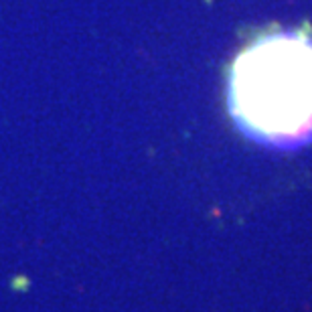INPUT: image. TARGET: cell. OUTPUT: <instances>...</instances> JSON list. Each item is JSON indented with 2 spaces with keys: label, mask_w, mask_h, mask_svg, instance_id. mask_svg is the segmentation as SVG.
<instances>
[{
  "label": "cell",
  "mask_w": 312,
  "mask_h": 312,
  "mask_svg": "<svg viewBox=\"0 0 312 312\" xmlns=\"http://www.w3.org/2000/svg\"><path fill=\"white\" fill-rule=\"evenodd\" d=\"M227 110L237 130L268 148L312 142V39L300 30L258 37L231 63Z\"/></svg>",
  "instance_id": "obj_1"
}]
</instances>
